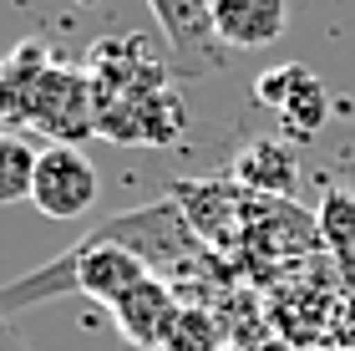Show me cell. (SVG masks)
<instances>
[{"mask_svg": "<svg viewBox=\"0 0 355 351\" xmlns=\"http://www.w3.org/2000/svg\"><path fill=\"white\" fill-rule=\"evenodd\" d=\"M21 127L41 133L46 142H67V148H82L87 138H96V102H92L87 67H71V61L56 56L31 92Z\"/></svg>", "mask_w": 355, "mask_h": 351, "instance_id": "6da1fadb", "label": "cell"}, {"mask_svg": "<svg viewBox=\"0 0 355 351\" xmlns=\"http://www.w3.org/2000/svg\"><path fill=\"white\" fill-rule=\"evenodd\" d=\"M148 10L168 46L173 76H208L229 61V46L214 31V0H148Z\"/></svg>", "mask_w": 355, "mask_h": 351, "instance_id": "7a4b0ae2", "label": "cell"}, {"mask_svg": "<svg viewBox=\"0 0 355 351\" xmlns=\"http://www.w3.org/2000/svg\"><path fill=\"white\" fill-rule=\"evenodd\" d=\"M254 97L264 107H274V117L284 127V142H295V148L320 138V127L330 117V87L320 82L304 61H284V67H274L269 76H259V82H254Z\"/></svg>", "mask_w": 355, "mask_h": 351, "instance_id": "3957f363", "label": "cell"}, {"mask_svg": "<svg viewBox=\"0 0 355 351\" xmlns=\"http://www.w3.org/2000/svg\"><path fill=\"white\" fill-rule=\"evenodd\" d=\"M183 133H188V107H183V97L173 92V82L142 92V97L122 102V107H107V113H96V138H112V142L173 148Z\"/></svg>", "mask_w": 355, "mask_h": 351, "instance_id": "277c9868", "label": "cell"}, {"mask_svg": "<svg viewBox=\"0 0 355 351\" xmlns=\"http://www.w3.org/2000/svg\"><path fill=\"white\" fill-rule=\"evenodd\" d=\"M31 204L46 219H82L96 204V168L82 148L51 142L36 158V183H31Z\"/></svg>", "mask_w": 355, "mask_h": 351, "instance_id": "5b68a950", "label": "cell"}, {"mask_svg": "<svg viewBox=\"0 0 355 351\" xmlns=\"http://www.w3.org/2000/svg\"><path fill=\"white\" fill-rule=\"evenodd\" d=\"M112 316H117V331L137 351H163L168 336H173V326H178V316H183V306H178L168 280L148 275V280H137L122 300H112Z\"/></svg>", "mask_w": 355, "mask_h": 351, "instance_id": "8992f818", "label": "cell"}, {"mask_svg": "<svg viewBox=\"0 0 355 351\" xmlns=\"http://www.w3.org/2000/svg\"><path fill=\"white\" fill-rule=\"evenodd\" d=\"M214 31L229 51H264L289 31V0H214Z\"/></svg>", "mask_w": 355, "mask_h": 351, "instance_id": "52a82bcc", "label": "cell"}, {"mask_svg": "<svg viewBox=\"0 0 355 351\" xmlns=\"http://www.w3.org/2000/svg\"><path fill=\"white\" fill-rule=\"evenodd\" d=\"M234 179L244 194L259 199H289L300 188V148L279 138H254L244 153L234 158Z\"/></svg>", "mask_w": 355, "mask_h": 351, "instance_id": "ba28073f", "label": "cell"}, {"mask_svg": "<svg viewBox=\"0 0 355 351\" xmlns=\"http://www.w3.org/2000/svg\"><path fill=\"white\" fill-rule=\"evenodd\" d=\"M51 61H56V51H51L41 36H26L6 61H0V127L21 133L26 102H31V92H36V82L46 76Z\"/></svg>", "mask_w": 355, "mask_h": 351, "instance_id": "9c48e42d", "label": "cell"}, {"mask_svg": "<svg viewBox=\"0 0 355 351\" xmlns=\"http://www.w3.org/2000/svg\"><path fill=\"white\" fill-rule=\"evenodd\" d=\"M173 204L183 209V219L193 225V234L203 239H229V229L244 219V199L229 183H178Z\"/></svg>", "mask_w": 355, "mask_h": 351, "instance_id": "30bf717a", "label": "cell"}, {"mask_svg": "<svg viewBox=\"0 0 355 351\" xmlns=\"http://www.w3.org/2000/svg\"><path fill=\"white\" fill-rule=\"evenodd\" d=\"M36 158H41V148H31L21 133L0 127V204L31 199V183H36Z\"/></svg>", "mask_w": 355, "mask_h": 351, "instance_id": "8fae6325", "label": "cell"}, {"mask_svg": "<svg viewBox=\"0 0 355 351\" xmlns=\"http://www.w3.org/2000/svg\"><path fill=\"white\" fill-rule=\"evenodd\" d=\"M315 225H320V229H315L320 245L335 250L345 265H355V194H350V188H325Z\"/></svg>", "mask_w": 355, "mask_h": 351, "instance_id": "7c38bea8", "label": "cell"}, {"mask_svg": "<svg viewBox=\"0 0 355 351\" xmlns=\"http://www.w3.org/2000/svg\"><path fill=\"white\" fill-rule=\"evenodd\" d=\"M163 351H223V321L203 306H183Z\"/></svg>", "mask_w": 355, "mask_h": 351, "instance_id": "4fadbf2b", "label": "cell"}, {"mask_svg": "<svg viewBox=\"0 0 355 351\" xmlns=\"http://www.w3.org/2000/svg\"><path fill=\"white\" fill-rule=\"evenodd\" d=\"M0 351H31V341L21 336V326H15L6 311H0Z\"/></svg>", "mask_w": 355, "mask_h": 351, "instance_id": "5bb4252c", "label": "cell"}]
</instances>
